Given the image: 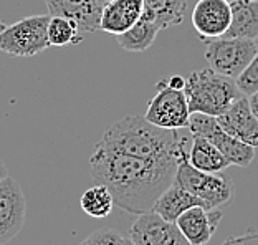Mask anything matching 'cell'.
I'll list each match as a JSON object with an SVG mask.
<instances>
[{
  "mask_svg": "<svg viewBox=\"0 0 258 245\" xmlns=\"http://www.w3.org/2000/svg\"><path fill=\"white\" fill-rule=\"evenodd\" d=\"M179 162L152 161L95 146L90 172L96 184L111 191L114 204L131 214L152 211L156 201L172 186Z\"/></svg>",
  "mask_w": 258,
  "mask_h": 245,
  "instance_id": "obj_1",
  "label": "cell"
},
{
  "mask_svg": "<svg viewBox=\"0 0 258 245\" xmlns=\"http://www.w3.org/2000/svg\"><path fill=\"white\" fill-rule=\"evenodd\" d=\"M98 146L152 161L180 162L189 154L187 138L180 136L179 130H164L143 116H126L113 122Z\"/></svg>",
  "mask_w": 258,
  "mask_h": 245,
  "instance_id": "obj_2",
  "label": "cell"
},
{
  "mask_svg": "<svg viewBox=\"0 0 258 245\" xmlns=\"http://www.w3.org/2000/svg\"><path fill=\"white\" fill-rule=\"evenodd\" d=\"M184 93L190 113H202L215 118L224 114L242 95L235 81L214 72L210 67L192 72L185 78Z\"/></svg>",
  "mask_w": 258,
  "mask_h": 245,
  "instance_id": "obj_3",
  "label": "cell"
},
{
  "mask_svg": "<svg viewBox=\"0 0 258 245\" xmlns=\"http://www.w3.org/2000/svg\"><path fill=\"white\" fill-rule=\"evenodd\" d=\"M50 15H33L0 32V51L10 56H35L50 46L46 37Z\"/></svg>",
  "mask_w": 258,
  "mask_h": 245,
  "instance_id": "obj_4",
  "label": "cell"
},
{
  "mask_svg": "<svg viewBox=\"0 0 258 245\" xmlns=\"http://www.w3.org/2000/svg\"><path fill=\"white\" fill-rule=\"evenodd\" d=\"M258 53V40L220 37L207 42L205 60L214 72L235 80Z\"/></svg>",
  "mask_w": 258,
  "mask_h": 245,
  "instance_id": "obj_5",
  "label": "cell"
},
{
  "mask_svg": "<svg viewBox=\"0 0 258 245\" xmlns=\"http://www.w3.org/2000/svg\"><path fill=\"white\" fill-rule=\"evenodd\" d=\"M187 130L192 134V138L201 136L209 139L215 148H219V151L227 157L230 164H235L238 167H247L255 159L253 146L238 141L237 138L230 136L227 131L222 130L215 116L190 113Z\"/></svg>",
  "mask_w": 258,
  "mask_h": 245,
  "instance_id": "obj_6",
  "label": "cell"
},
{
  "mask_svg": "<svg viewBox=\"0 0 258 245\" xmlns=\"http://www.w3.org/2000/svg\"><path fill=\"white\" fill-rule=\"evenodd\" d=\"M144 118L164 130H182L189 126L190 109L184 90L169 85L167 78L157 81L156 95L149 101Z\"/></svg>",
  "mask_w": 258,
  "mask_h": 245,
  "instance_id": "obj_7",
  "label": "cell"
},
{
  "mask_svg": "<svg viewBox=\"0 0 258 245\" xmlns=\"http://www.w3.org/2000/svg\"><path fill=\"white\" fill-rule=\"evenodd\" d=\"M174 184L205 201L210 209H219L224 204H228L233 196V189L227 179L219 174L199 171L190 164L187 157L179 162Z\"/></svg>",
  "mask_w": 258,
  "mask_h": 245,
  "instance_id": "obj_8",
  "label": "cell"
},
{
  "mask_svg": "<svg viewBox=\"0 0 258 245\" xmlns=\"http://www.w3.org/2000/svg\"><path fill=\"white\" fill-rule=\"evenodd\" d=\"M27 201L20 184L7 176L0 180V245L10 242L25 224Z\"/></svg>",
  "mask_w": 258,
  "mask_h": 245,
  "instance_id": "obj_9",
  "label": "cell"
},
{
  "mask_svg": "<svg viewBox=\"0 0 258 245\" xmlns=\"http://www.w3.org/2000/svg\"><path fill=\"white\" fill-rule=\"evenodd\" d=\"M136 245H190L175 222L162 219L154 211L141 214L129 229Z\"/></svg>",
  "mask_w": 258,
  "mask_h": 245,
  "instance_id": "obj_10",
  "label": "cell"
},
{
  "mask_svg": "<svg viewBox=\"0 0 258 245\" xmlns=\"http://www.w3.org/2000/svg\"><path fill=\"white\" fill-rule=\"evenodd\" d=\"M232 22V7L228 0H199L192 12V25L202 40L220 38Z\"/></svg>",
  "mask_w": 258,
  "mask_h": 245,
  "instance_id": "obj_11",
  "label": "cell"
},
{
  "mask_svg": "<svg viewBox=\"0 0 258 245\" xmlns=\"http://www.w3.org/2000/svg\"><path fill=\"white\" fill-rule=\"evenodd\" d=\"M220 128L238 141L258 148V119L250 108L248 98L240 96L219 118Z\"/></svg>",
  "mask_w": 258,
  "mask_h": 245,
  "instance_id": "obj_12",
  "label": "cell"
},
{
  "mask_svg": "<svg viewBox=\"0 0 258 245\" xmlns=\"http://www.w3.org/2000/svg\"><path fill=\"white\" fill-rule=\"evenodd\" d=\"M222 217L224 214L219 209H205L197 206L180 214L179 219L175 220V225L179 227V230L190 245H205L214 237Z\"/></svg>",
  "mask_w": 258,
  "mask_h": 245,
  "instance_id": "obj_13",
  "label": "cell"
},
{
  "mask_svg": "<svg viewBox=\"0 0 258 245\" xmlns=\"http://www.w3.org/2000/svg\"><path fill=\"white\" fill-rule=\"evenodd\" d=\"M48 14L68 17L80 25L81 32L99 30L103 0H45Z\"/></svg>",
  "mask_w": 258,
  "mask_h": 245,
  "instance_id": "obj_14",
  "label": "cell"
},
{
  "mask_svg": "<svg viewBox=\"0 0 258 245\" xmlns=\"http://www.w3.org/2000/svg\"><path fill=\"white\" fill-rule=\"evenodd\" d=\"M143 7V0H111L103 7L99 30L118 37L141 19Z\"/></svg>",
  "mask_w": 258,
  "mask_h": 245,
  "instance_id": "obj_15",
  "label": "cell"
},
{
  "mask_svg": "<svg viewBox=\"0 0 258 245\" xmlns=\"http://www.w3.org/2000/svg\"><path fill=\"white\" fill-rule=\"evenodd\" d=\"M197 206L210 209V206L205 201L199 199L197 196L190 194L189 191L179 188L177 184L172 182V186H169L159 196V199L156 201L152 211L159 214L162 219L169 220V222H175L180 214H184L185 211Z\"/></svg>",
  "mask_w": 258,
  "mask_h": 245,
  "instance_id": "obj_16",
  "label": "cell"
},
{
  "mask_svg": "<svg viewBox=\"0 0 258 245\" xmlns=\"http://www.w3.org/2000/svg\"><path fill=\"white\" fill-rule=\"evenodd\" d=\"M232 22L224 37L258 40V0H233Z\"/></svg>",
  "mask_w": 258,
  "mask_h": 245,
  "instance_id": "obj_17",
  "label": "cell"
},
{
  "mask_svg": "<svg viewBox=\"0 0 258 245\" xmlns=\"http://www.w3.org/2000/svg\"><path fill=\"white\" fill-rule=\"evenodd\" d=\"M187 159L199 171L212 174H219L225 171L228 166H232L227 157L219 151V148H215L209 139L201 136H194Z\"/></svg>",
  "mask_w": 258,
  "mask_h": 245,
  "instance_id": "obj_18",
  "label": "cell"
},
{
  "mask_svg": "<svg viewBox=\"0 0 258 245\" xmlns=\"http://www.w3.org/2000/svg\"><path fill=\"white\" fill-rule=\"evenodd\" d=\"M143 17L152 20L161 30L184 22L187 0H143Z\"/></svg>",
  "mask_w": 258,
  "mask_h": 245,
  "instance_id": "obj_19",
  "label": "cell"
},
{
  "mask_svg": "<svg viewBox=\"0 0 258 245\" xmlns=\"http://www.w3.org/2000/svg\"><path fill=\"white\" fill-rule=\"evenodd\" d=\"M159 32L161 28L154 22L141 15V19L129 30L118 35V43L126 51L141 53V51H146L156 42V37Z\"/></svg>",
  "mask_w": 258,
  "mask_h": 245,
  "instance_id": "obj_20",
  "label": "cell"
},
{
  "mask_svg": "<svg viewBox=\"0 0 258 245\" xmlns=\"http://www.w3.org/2000/svg\"><path fill=\"white\" fill-rule=\"evenodd\" d=\"M81 209L90 217L104 219L108 217L114 207V197L111 191L103 184H96L93 188L86 189L80 199Z\"/></svg>",
  "mask_w": 258,
  "mask_h": 245,
  "instance_id": "obj_21",
  "label": "cell"
},
{
  "mask_svg": "<svg viewBox=\"0 0 258 245\" xmlns=\"http://www.w3.org/2000/svg\"><path fill=\"white\" fill-rule=\"evenodd\" d=\"M80 25L75 20L61 15H50L48 27H46V37L50 46H64L75 45L81 42Z\"/></svg>",
  "mask_w": 258,
  "mask_h": 245,
  "instance_id": "obj_22",
  "label": "cell"
},
{
  "mask_svg": "<svg viewBox=\"0 0 258 245\" xmlns=\"http://www.w3.org/2000/svg\"><path fill=\"white\" fill-rule=\"evenodd\" d=\"M235 83L242 95H253L258 91V53L251 60L247 68L235 78Z\"/></svg>",
  "mask_w": 258,
  "mask_h": 245,
  "instance_id": "obj_23",
  "label": "cell"
},
{
  "mask_svg": "<svg viewBox=\"0 0 258 245\" xmlns=\"http://www.w3.org/2000/svg\"><path fill=\"white\" fill-rule=\"evenodd\" d=\"M121 235L114 229H101L88 235L80 245H116Z\"/></svg>",
  "mask_w": 258,
  "mask_h": 245,
  "instance_id": "obj_24",
  "label": "cell"
},
{
  "mask_svg": "<svg viewBox=\"0 0 258 245\" xmlns=\"http://www.w3.org/2000/svg\"><path fill=\"white\" fill-rule=\"evenodd\" d=\"M222 245H258V230H248L242 235L228 237Z\"/></svg>",
  "mask_w": 258,
  "mask_h": 245,
  "instance_id": "obj_25",
  "label": "cell"
},
{
  "mask_svg": "<svg viewBox=\"0 0 258 245\" xmlns=\"http://www.w3.org/2000/svg\"><path fill=\"white\" fill-rule=\"evenodd\" d=\"M248 103H250L251 111H253V114L256 116V119H258V91L248 96Z\"/></svg>",
  "mask_w": 258,
  "mask_h": 245,
  "instance_id": "obj_26",
  "label": "cell"
},
{
  "mask_svg": "<svg viewBox=\"0 0 258 245\" xmlns=\"http://www.w3.org/2000/svg\"><path fill=\"white\" fill-rule=\"evenodd\" d=\"M7 176H9V169H7V166H5L4 162H2V159H0V180L5 179Z\"/></svg>",
  "mask_w": 258,
  "mask_h": 245,
  "instance_id": "obj_27",
  "label": "cell"
},
{
  "mask_svg": "<svg viewBox=\"0 0 258 245\" xmlns=\"http://www.w3.org/2000/svg\"><path fill=\"white\" fill-rule=\"evenodd\" d=\"M116 245H136L133 240H131V237H122L121 235V238L118 242H116Z\"/></svg>",
  "mask_w": 258,
  "mask_h": 245,
  "instance_id": "obj_28",
  "label": "cell"
},
{
  "mask_svg": "<svg viewBox=\"0 0 258 245\" xmlns=\"http://www.w3.org/2000/svg\"><path fill=\"white\" fill-rule=\"evenodd\" d=\"M5 27H7V25H4V23H2V22H0V32H2V30H4V28H5Z\"/></svg>",
  "mask_w": 258,
  "mask_h": 245,
  "instance_id": "obj_29",
  "label": "cell"
},
{
  "mask_svg": "<svg viewBox=\"0 0 258 245\" xmlns=\"http://www.w3.org/2000/svg\"><path fill=\"white\" fill-rule=\"evenodd\" d=\"M108 2H111V0H103V4H108Z\"/></svg>",
  "mask_w": 258,
  "mask_h": 245,
  "instance_id": "obj_30",
  "label": "cell"
},
{
  "mask_svg": "<svg viewBox=\"0 0 258 245\" xmlns=\"http://www.w3.org/2000/svg\"><path fill=\"white\" fill-rule=\"evenodd\" d=\"M228 2H233V0H228Z\"/></svg>",
  "mask_w": 258,
  "mask_h": 245,
  "instance_id": "obj_31",
  "label": "cell"
}]
</instances>
